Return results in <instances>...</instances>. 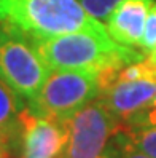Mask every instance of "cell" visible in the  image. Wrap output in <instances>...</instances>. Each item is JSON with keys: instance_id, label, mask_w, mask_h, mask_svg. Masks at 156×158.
<instances>
[{"instance_id": "cell-1", "label": "cell", "mask_w": 156, "mask_h": 158, "mask_svg": "<svg viewBox=\"0 0 156 158\" xmlns=\"http://www.w3.org/2000/svg\"><path fill=\"white\" fill-rule=\"evenodd\" d=\"M0 26L29 40L73 32L108 35L107 27L78 0H0Z\"/></svg>"}, {"instance_id": "cell-2", "label": "cell", "mask_w": 156, "mask_h": 158, "mask_svg": "<svg viewBox=\"0 0 156 158\" xmlns=\"http://www.w3.org/2000/svg\"><path fill=\"white\" fill-rule=\"evenodd\" d=\"M32 42L50 69L102 70L146 58V53L140 48L124 46L110 35L94 32H73Z\"/></svg>"}, {"instance_id": "cell-3", "label": "cell", "mask_w": 156, "mask_h": 158, "mask_svg": "<svg viewBox=\"0 0 156 158\" xmlns=\"http://www.w3.org/2000/svg\"><path fill=\"white\" fill-rule=\"evenodd\" d=\"M99 70L51 69L29 109L42 117L67 120L99 98Z\"/></svg>"}, {"instance_id": "cell-4", "label": "cell", "mask_w": 156, "mask_h": 158, "mask_svg": "<svg viewBox=\"0 0 156 158\" xmlns=\"http://www.w3.org/2000/svg\"><path fill=\"white\" fill-rule=\"evenodd\" d=\"M50 70L32 40L0 26V77L21 98L30 102Z\"/></svg>"}, {"instance_id": "cell-5", "label": "cell", "mask_w": 156, "mask_h": 158, "mask_svg": "<svg viewBox=\"0 0 156 158\" xmlns=\"http://www.w3.org/2000/svg\"><path fill=\"white\" fill-rule=\"evenodd\" d=\"M121 123L100 98L88 102L67 118L69 137L61 158H99Z\"/></svg>"}, {"instance_id": "cell-6", "label": "cell", "mask_w": 156, "mask_h": 158, "mask_svg": "<svg viewBox=\"0 0 156 158\" xmlns=\"http://www.w3.org/2000/svg\"><path fill=\"white\" fill-rule=\"evenodd\" d=\"M22 158H61L67 144V120L42 117L26 107L21 114Z\"/></svg>"}, {"instance_id": "cell-7", "label": "cell", "mask_w": 156, "mask_h": 158, "mask_svg": "<svg viewBox=\"0 0 156 158\" xmlns=\"http://www.w3.org/2000/svg\"><path fill=\"white\" fill-rule=\"evenodd\" d=\"M154 94L156 75H145L131 80H113L100 91L99 98L121 122H126L148 107Z\"/></svg>"}, {"instance_id": "cell-8", "label": "cell", "mask_w": 156, "mask_h": 158, "mask_svg": "<svg viewBox=\"0 0 156 158\" xmlns=\"http://www.w3.org/2000/svg\"><path fill=\"white\" fill-rule=\"evenodd\" d=\"M153 3L154 0H121L105 19L108 35L124 46L140 48L146 16Z\"/></svg>"}, {"instance_id": "cell-9", "label": "cell", "mask_w": 156, "mask_h": 158, "mask_svg": "<svg viewBox=\"0 0 156 158\" xmlns=\"http://www.w3.org/2000/svg\"><path fill=\"white\" fill-rule=\"evenodd\" d=\"M118 133L137 150L156 158V106H148L127 118Z\"/></svg>"}, {"instance_id": "cell-10", "label": "cell", "mask_w": 156, "mask_h": 158, "mask_svg": "<svg viewBox=\"0 0 156 158\" xmlns=\"http://www.w3.org/2000/svg\"><path fill=\"white\" fill-rule=\"evenodd\" d=\"M24 109L22 98L0 77V136L3 142L21 131L19 120Z\"/></svg>"}, {"instance_id": "cell-11", "label": "cell", "mask_w": 156, "mask_h": 158, "mask_svg": "<svg viewBox=\"0 0 156 158\" xmlns=\"http://www.w3.org/2000/svg\"><path fill=\"white\" fill-rule=\"evenodd\" d=\"M78 2L83 5V8L93 15L97 19H107V16L112 13V10L121 2V0H78Z\"/></svg>"}, {"instance_id": "cell-12", "label": "cell", "mask_w": 156, "mask_h": 158, "mask_svg": "<svg viewBox=\"0 0 156 158\" xmlns=\"http://www.w3.org/2000/svg\"><path fill=\"white\" fill-rule=\"evenodd\" d=\"M154 46H156V2L153 3L148 16H146V23H145V31H143V37H142L140 50L148 54Z\"/></svg>"}, {"instance_id": "cell-13", "label": "cell", "mask_w": 156, "mask_h": 158, "mask_svg": "<svg viewBox=\"0 0 156 158\" xmlns=\"http://www.w3.org/2000/svg\"><path fill=\"white\" fill-rule=\"evenodd\" d=\"M113 141L116 142V145H118V147H120L123 158H151V156H148V155L142 153L140 150H137L135 147H132V145H131L129 142H127V141H126V139H124L120 133H116V134H115Z\"/></svg>"}, {"instance_id": "cell-14", "label": "cell", "mask_w": 156, "mask_h": 158, "mask_svg": "<svg viewBox=\"0 0 156 158\" xmlns=\"http://www.w3.org/2000/svg\"><path fill=\"white\" fill-rule=\"evenodd\" d=\"M99 158H123V155H121L120 147H118L116 142L112 139V141H110V144L105 147V150L102 152V155H100Z\"/></svg>"}, {"instance_id": "cell-15", "label": "cell", "mask_w": 156, "mask_h": 158, "mask_svg": "<svg viewBox=\"0 0 156 158\" xmlns=\"http://www.w3.org/2000/svg\"><path fill=\"white\" fill-rule=\"evenodd\" d=\"M146 56H148V59H150V61H153V62L156 64V46H154V48H153L148 54H146Z\"/></svg>"}, {"instance_id": "cell-16", "label": "cell", "mask_w": 156, "mask_h": 158, "mask_svg": "<svg viewBox=\"0 0 156 158\" xmlns=\"http://www.w3.org/2000/svg\"><path fill=\"white\" fill-rule=\"evenodd\" d=\"M5 156V153H3V150H2V144H0V158H3Z\"/></svg>"}, {"instance_id": "cell-17", "label": "cell", "mask_w": 156, "mask_h": 158, "mask_svg": "<svg viewBox=\"0 0 156 158\" xmlns=\"http://www.w3.org/2000/svg\"><path fill=\"white\" fill-rule=\"evenodd\" d=\"M150 106H156V94H154V98H153V101H151Z\"/></svg>"}, {"instance_id": "cell-18", "label": "cell", "mask_w": 156, "mask_h": 158, "mask_svg": "<svg viewBox=\"0 0 156 158\" xmlns=\"http://www.w3.org/2000/svg\"><path fill=\"white\" fill-rule=\"evenodd\" d=\"M0 144H3V141H2V136H0Z\"/></svg>"}, {"instance_id": "cell-19", "label": "cell", "mask_w": 156, "mask_h": 158, "mask_svg": "<svg viewBox=\"0 0 156 158\" xmlns=\"http://www.w3.org/2000/svg\"><path fill=\"white\" fill-rule=\"evenodd\" d=\"M3 158H11V156H6V155H5V156H3Z\"/></svg>"}]
</instances>
